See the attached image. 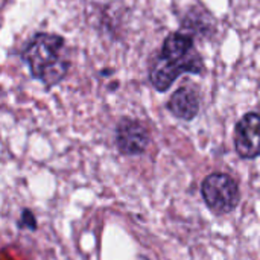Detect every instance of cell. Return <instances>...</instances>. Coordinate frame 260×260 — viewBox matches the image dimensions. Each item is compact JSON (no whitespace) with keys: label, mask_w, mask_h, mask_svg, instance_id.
Wrapping results in <instances>:
<instances>
[{"label":"cell","mask_w":260,"mask_h":260,"mask_svg":"<svg viewBox=\"0 0 260 260\" xmlns=\"http://www.w3.org/2000/svg\"><path fill=\"white\" fill-rule=\"evenodd\" d=\"M168 108L175 117L181 120H192L200 111V99L192 88L181 87L171 96Z\"/></svg>","instance_id":"obj_6"},{"label":"cell","mask_w":260,"mask_h":260,"mask_svg":"<svg viewBox=\"0 0 260 260\" xmlns=\"http://www.w3.org/2000/svg\"><path fill=\"white\" fill-rule=\"evenodd\" d=\"M235 149L244 160L260 157V114L247 113L235 128Z\"/></svg>","instance_id":"obj_4"},{"label":"cell","mask_w":260,"mask_h":260,"mask_svg":"<svg viewBox=\"0 0 260 260\" xmlns=\"http://www.w3.org/2000/svg\"><path fill=\"white\" fill-rule=\"evenodd\" d=\"M203 69L204 64L193 47L192 37L175 32L165 40L161 53L151 66L149 79L155 90L166 91L181 73L200 75Z\"/></svg>","instance_id":"obj_1"},{"label":"cell","mask_w":260,"mask_h":260,"mask_svg":"<svg viewBox=\"0 0 260 260\" xmlns=\"http://www.w3.org/2000/svg\"><path fill=\"white\" fill-rule=\"evenodd\" d=\"M116 145L123 155H140L149 145V133L134 119H122L116 128Z\"/></svg>","instance_id":"obj_5"},{"label":"cell","mask_w":260,"mask_h":260,"mask_svg":"<svg viewBox=\"0 0 260 260\" xmlns=\"http://www.w3.org/2000/svg\"><path fill=\"white\" fill-rule=\"evenodd\" d=\"M201 195L204 203L215 215H225L233 212L241 201V190L238 183L227 174L215 172L204 178L201 184Z\"/></svg>","instance_id":"obj_3"},{"label":"cell","mask_w":260,"mask_h":260,"mask_svg":"<svg viewBox=\"0 0 260 260\" xmlns=\"http://www.w3.org/2000/svg\"><path fill=\"white\" fill-rule=\"evenodd\" d=\"M64 40L55 34H37L24 47L23 59L29 66L34 78L47 87H53L64 79L69 62L61 58Z\"/></svg>","instance_id":"obj_2"}]
</instances>
